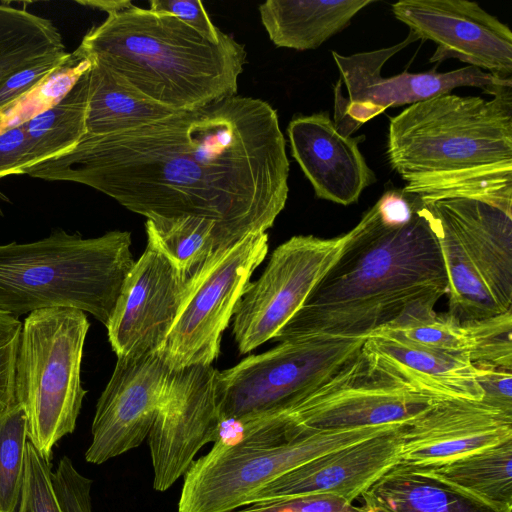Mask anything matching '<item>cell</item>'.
Listing matches in <instances>:
<instances>
[{
	"mask_svg": "<svg viewBox=\"0 0 512 512\" xmlns=\"http://www.w3.org/2000/svg\"><path fill=\"white\" fill-rule=\"evenodd\" d=\"M362 354L370 367L419 393L440 399H483L476 367L465 355L420 345L383 330L366 338Z\"/></svg>",
	"mask_w": 512,
	"mask_h": 512,
	"instance_id": "20",
	"label": "cell"
},
{
	"mask_svg": "<svg viewBox=\"0 0 512 512\" xmlns=\"http://www.w3.org/2000/svg\"><path fill=\"white\" fill-rule=\"evenodd\" d=\"M267 252V233L250 234L189 278L177 318L159 350L171 370L210 365L218 357L222 333Z\"/></svg>",
	"mask_w": 512,
	"mask_h": 512,
	"instance_id": "10",
	"label": "cell"
},
{
	"mask_svg": "<svg viewBox=\"0 0 512 512\" xmlns=\"http://www.w3.org/2000/svg\"><path fill=\"white\" fill-rule=\"evenodd\" d=\"M441 94L391 117L387 157L423 202L469 198L512 214V83Z\"/></svg>",
	"mask_w": 512,
	"mask_h": 512,
	"instance_id": "3",
	"label": "cell"
},
{
	"mask_svg": "<svg viewBox=\"0 0 512 512\" xmlns=\"http://www.w3.org/2000/svg\"><path fill=\"white\" fill-rule=\"evenodd\" d=\"M365 340L329 335L292 339L218 371L220 418L247 420L295 406L348 366Z\"/></svg>",
	"mask_w": 512,
	"mask_h": 512,
	"instance_id": "8",
	"label": "cell"
},
{
	"mask_svg": "<svg viewBox=\"0 0 512 512\" xmlns=\"http://www.w3.org/2000/svg\"><path fill=\"white\" fill-rule=\"evenodd\" d=\"M22 323L0 311V412L16 403L15 363Z\"/></svg>",
	"mask_w": 512,
	"mask_h": 512,
	"instance_id": "36",
	"label": "cell"
},
{
	"mask_svg": "<svg viewBox=\"0 0 512 512\" xmlns=\"http://www.w3.org/2000/svg\"><path fill=\"white\" fill-rule=\"evenodd\" d=\"M369 366L361 353L334 378L295 406L255 417L287 438L313 432L404 424L437 401Z\"/></svg>",
	"mask_w": 512,
	"mask_h": 512,
	"instance_id": "9",
	"label": "cell"
},
{
	"mask_svg": "<svg viewBox=\"0 0 512 512\" xmlns=\"http://www.w3.org/2000/svg\"><path fill=\"white\" fill-rule=\"evenodd\" d=\"M401 424L299 434L286 440H216L183 475L177 512H230L249 504L264 486L325 453Z\"/></svg>",
	"mask_w": 512,
	"mask_h": 512,
	"instance_id": "7",
	"label": "cell"
},
{
	"mask_svg": "<svg viewBox=\"0 0 512 512\" xmlns=\"http://www.w3.org/2000/svg\"><path fill=\"white\" fill-rule=\"evenodd\" d=\"M416 469L501 512L512 511V439L440 466Z\"/></svg>",
	"mask_w": 512,
	"mask_h": 512,
	"instance_id": "26",
	"label": "cell"
},
{
	"mask_svg": "<svg viewBox=\"0 0 512 512\" xmlns=\"http://www.w3.org/2000/svg\"><path fill=\"white\" fill-rule=\"evenodd\" d=\"M68 54L67 51L48 54L8 76L0 84V110L36 86L57 68Z\"/></svg>",
	"mask_w": 512,
	"mask_h": 512,
	"instance_id": "37",
	"label": "cell"
},
{
	"mask_svg": "<svg viewBox=\"0 0 512 512\" xmlns=\"http://www.w3.org/2000/svg\"><path fill=\"white\" fill-rule=\"evenodd\" d=\"M23 174L92 187L146 219H211L240 239L271 228L289 192L276 110L239 95L125 132L86 134Z\"/></svg>",
	"mask_w": 512,
	"mask_h": 512,
	"instance_id": "1",
	"label": "cell"
},
{
	"mask_svg": "<svg viewBox=\"0 0 512 512\" xmlns=\"http://www.w3.org/2000/svg\"><path fill=\"white\" fill-rule=\"evenodd\" d=\"M355 512H370L367 510L363 505L360 507H357V510Z\"/></svg>",
	"mask_w": 512,
	"mask_h": 512,
	"instance_id": "43",
	"label": "cell"
},
{
	"mask_svg": "<svg viewBox=\"0 0 512 512\" xmlns=\"http://www.w3.org/2000/svg\"><path fill=\"white\" fill-rule=\"evenodd\" d=\"M62 51L63 38L50 19L0 4V84L34 61Z\"/></svg>",
	"mask_w": 512,
	"mask_h": 512,
	"instance_id": "30",
	"label": "cell"
},
{
	"mask_svg": "<svg viewBox=\"0 0 512 512\" xmlns=\"http://www.w3.org/2000/svg\"><path fill=\"white\" fill-rule=\"evenodd\" d=\"M27 419L15 403L0 412V512H16L24 483Z\"/></svg>",
	"mask_w": 512,
	"mask_h": 512,
	"instance_id": "32",
	"label": "cell"
},
{
	"mask_svg": "<svg viewBox=\"0 0 512 512\" xmlns=\"http://www.w3.org/2000/svg\"><path fill=\"white\" fill-rule=\"evenodd\" d=\"M149 9L173 15L212 43H219L226 36L212 23L199 0H151Z\"/></svg>",
	"mask_w": 512,
	"mask_h": 512,
	"instance_id": "38",
	"label": "cell"
},
{
	"mask_svg": "<svg viewBox=\"0 0 512 512\" xmlns=\"http://www.w3.org/2000/svg\"><path fill=\"white\" fill-rule=\"evenodd\" d=\"M8 201L9 198L3 192L0 191V216L3 215L2 204Z\"/></svg>",
	"mask_w": 512,
	"mask_h": 512,
	"instance_id": "42",
	"label": "cell"
},
{
	"mask_svg": "<svg viewBox=\"0 0 512 512\" xmlns=\"http://www.w3.org/2000/svg\"><path fill=\"white\" fill-rule=\"evenodd\" d=\"M399 465L440 466L512 439V413L483 401H437L399 429Z\"/></svg>",
	"mask_w": 512,
	"mask_h": 512,
	"instance_id": "17",
	"label": "cell"
},
{
	"mask_svg": "<svg viewBox=\"0 0 512 512\" xmlns=\"http://www.w3.org/2000/svg\"><path fill=\"white\" fill-rule=\"evenodd\" d=\"M378 330L396 333L430 348L465 355L474 366L512 368V309L465 321L447 312L429 310L404 315Z\"/></svg>",
	"mask_w": 512,
	"mask_h": 512,
	"instance_id": "22",
	"label": "cell"
},
{
	"mask_svg": "<svg viewBox=\"0 0 512 512\" xmlns=\"http://www.w3.org/2000/svg\"><path fill=\"white\" fill-rule=\"evenodd\" d=\"M16 512H62L53 488L50 461L29 441L24 483Z\"/></svg>",
	"mask_w": 512,
	"mask_h": 512,
	"instance_id": "33",
	"label": "cell"
},
{
	"mask_svg": "<svg viewBox=\"0 0 512 512\" xmlns=\"http://www.w3.org/2000/svg\"><path fill=\"white\" fill-rule=\"evenodd\" d=\"M361 496L370 512H501L419 469L399 464Z\"/></svg>",
	"mask_w": 512,
	"mask_h": 512,
	"instance_id": "24",
	"label": "cell"
},
{
	"mask_svg": "<svg viewBox=\"0 0 512 512\" xmlns=\"http://www.w3.org/2000/svg\"><path fill=\"white\" fill-rule=\"evenodd\" d=\"M287 135L291 155L318 198L350 205L375 181L360 152V138L341 134L327 112L293 118Z\"/></svg>",
	"mask_w": 512,
	"mask_h": 512,
	"instance_id": "19",
	"label": "cell"
},
{
	"mask_svg": "<svg viewBox=\"0 0 512 512\" xmlns=\"http://www.w3.org/2000/svg\"><path fill=\"white\" fill-rule=\"evenodd\" d=\"M77 3L92 7L108 14L121 11L129 7L132 3L127 0H93V1H77Z\"/></svg>",
	"mask_w": 512,
	"mask_h": 512,
	"instance_id": "41",
	"label": "cell"
},
{
	"mask_svg": "<svg viewBox=\"0 0 512 512\" xmlns=\"http://www.w3.org/2000/svg\"><path fill=\"white\" fill-rule=\"evenodd\" d=\"M403 425L310 460L264 486L249 504L307 494H333L353 503L398 465Z\"/></svg>",
	"mask_w": 512,
	"mask_h": 512,
	"instance_id": "18",
	"label": "cell"
},
{
	"mask_svg": "<svg viewBox=\"0 0 512 512\" xmlns=\"http://www.w3.org/2000/svg\"><path fill=\"white\" fill-rule=\"evenodd\" d=\"M29 142L25 124L0 134V178L22 175L28 166Z\"/></svg>",
	"mask_w": 512,
	"mask_h": 512,
	"instance_id": "40",
	"label": "cell"
},
{
	"mask_svg": "<svg viewBox=\"0 0 512 512\" xmlns=\"http://www.w3.org/2000/svg\"><path fill=\"white\" fill-rule=\"evenodd\" d=\"M352 230L333 238L293 236L279 245L233 312V335L241 354L273 339L296 314L341 255Z\"/></svg>",
	"mask_w": 512,
	"mask_h": 512,
	"instance_id": "11",
	"label": "cell"
},
{
	"mask_svg": "<svg viewBox=\"0 0 512 512\" xmlns=\"http://www.w3.org/2000/svg\"><path fill=\"white\" fill-rule=\"evenodd\" d=\"M358 506L333 494H307L254 502L230 512H355Z\"/></svg>",
	"mask_w": 512,
	"mask_h": 512,
	"instance_id": "35",
	"label": "cell"
},
{
	"mask_svg": "<svg viewBox=\"0 0 512 512\" xmlns=\"http://www.w3.org/2000/svg\"><path fill=\"white\" fill-rule=\"evenodd\" d=\"M52 483L62 512H92V480L81 474L68 456L59 460Z\"/></svg>",
	"mask_w": 512,
	"mask_h": 512,
	"instance_id": "34",
	"label": "cell"
},
{
	"mask_svg": "<svg viewBox=\"0 0 512 512\" xmlns=\"http://www.w3.org/2000/svg\"><path fill=\"white\" fill-rule=\"evenodd\" d=\"M477 381L483 391L482 401L512 413V370L475 366Z\"/></svg>",
	"mask_w": 512,
	"mask_h": 512,
	"instance_id": "39",
	"label": "cell"
},
{
	"mask_svg": "<svg viewBox=\"0 0 512 512\" xmlns=\"http://www.w3.org/2000/svg\"><path fill=\"white\" fill-rule=\"evenodd\" d=\"M89 321L66 307L33 311L25 318L15 363V400L27 419V438L50 461L52 450L74 432L86 390L81 361Z\"/></svg>",
	"mask_w": 512,
	"mask_h": 512,
	"instance_id": "6",
	"label": "cell"
},
{
	"mask_svg": "<svg viewBox=\"0 0 512 512\" xmlns=\"http://www.w3.org/2000/svg\"><path fill=\"white\" fill-rule=\"evenodd\" d=\"M189 278L147 242L106 325L117 357H137L161 349L184 301Z\"/></svg>",
	"mask_w": 512,
	"mask_h": 512,
	"instance_id": "15",
	"label": "cell"
},
{
	"mask_svg": "<svg viewBox=\"0 0 512 512\" xmlns=\"http://www.w3.org/2000/svg\"><path fill=\"white\" fill-rule=\"evenodd\" d=\"M217 375L212 364L170 371L147 437L156 491L168 490L185 474L199 450L216 441L221 420Z\"/></svg>",
	"mask_w": 512,
	"mask_h": 512,
	"instance_id": "13",
	"label": "cell"
},
{
	"mask_svg": "<svg viewBox=\"0 0 512 512\" xmlns=\"http://www.w3.org/2000/svg\"><path fill=\"white\" fill-rule=\"evenodd\" d=\"M394 16L418 39L437 45L430 62L454 58L512 79V32L477 3L466 0H400Z\"/></svg>",
	"mask_w": 512,
	"mask_h": 512,
	"instance_id": "14",
	"label": "cell"
},
{
	"mask_svg": "<svg viewBox=\"0 0 512 512\" xmlns=\"http://www.w3.org/2000/svg\"><path fill=\"white\" fill-rule=\"evenodd\" d=\"M417 40L410 31L402 42L387 48L352 55L332 52L340 72L336 86L346 91V95L334 93L333 122L341 134L351 136L389 107L412 105L461 86L478 87L485 92L494 85L512 83V79H500L473 66L443 73L403 72L383 77L381 71L385 63Z\"/></svg>",
	"mask_w": 512,
	"mask_h": 512,
	"instance_id": "12",
	"label": "cell"
},
{
	"mask_svg": "<svg viewBox=\"0 0 512 512\" xmlns=\"http://www.w3.org/2000/svg\"><path fill=\"white\" fill-rule=\"evenodd\" d=\"M92 65L93 59L79 45L36 86L0 110V134L57 105Z\"/></svg>",
	"mask_w": 512,
	"mask_h": 512,
	"instance_id": "31",
	"label": "cell"
},
{
	"mask_svg": "<svg viewBox=\"0 0 512 512\" xmlns=\"http://www.w3.org/2000/svg\"><path fill=\"white\" fill-rule=\"evenodd\" d=\"M430 214L448 278L447 313L457 320L465 321L506 312L495 300L454 233L431 212Z\"/></svg>",
	"mask_w": 512,
	"mask_h": 512,
	"instance_id": "28",
	"label": "cell"
},
{
	"mask_svg": "<svg viewBox=\"0 0 512 512\" xmlns=\"http://www.w3.org/2000/svg\"><path fill=\"white\" fill-rule=\"evenodd\" d=\"M171 369L159 351L117 357L100 395L85 459L102 464L140 446L147 439L161 405Z\"/></svg>",
	"mask_w": 512,
	"mask_h": 512,
	"instance_id": "16",
	"label": "cell"
},
{
	"mask_svg": "<svg viewBox=\"0 0 512 512\" xmlns=\"http://www.w3.org/2000/svg\"><path fill=\"white\" fill-rule=\"evenodd\" d=\"M173 112L132 91L107 68L93 60L89 72L86 134L105 136L125 132L160 120Z\"/></svg>",
	"mask_w": 512,
	"mask_h": 512,
	"instance_id": "25",
	"label": "cell"
},
{
	"mask_svg": "<svg viewBox=\"0 0 512 512\" xmlns=\"http://www.w3.org/2000/svg\"><path fill=\"white\" fill-rule=\"evenodd\" d=\"M374 0H268L259 6L261 22L277 47L316 49L343 30Z\"/></svg>",
	"mask_w": 512,
	"mask_h": 512,
	"instance_id": "23",
	"label": "cell"
},
{
	"mask_svg": "<svg viewBox=\"0 0 512 512\" xmlns=\"http://www.w3.org/2000/svg\"><path fill=\"white\" fill-rule=\"evenodd\" d=\"M80 46L145 99L171 111L237 95L246 50L231 35L212 43L168 13L131 4L92 27Z\"/></svg>",
	"mask_w": 512,
	"mask_h": 512,
	"instance_id": "4",
	"label": "cell"
},
{
	"mask_svg": "<svg viewBox=\"0 0 512 512\" xmlns=\"http://www.w3.org/2000/svg\"><path fill=\"white\" fill-rule=\"evenodd\" d=\"M351 230L341 255L273 340L367 338L406 314L434 309L447 295L441 248L422 200L406 224H383L373 205Z\"/></svg>",
	"mask_w": 512,
	"mask_h": 512,
	"instance_id": "2",
	"label": "cell"
},
{
	"mask_svg": "<svg viewBox=\"0 0 512 512\" xmlns=\"http://www.w3.org/2000/svg\"><path fill=\"white\" fill-rule=\"evenodd\" d=\"M145 230L147 242L188 277L242 240L218 222L195 216L147 219Z\"/></svg>",
	"mask_w": 512,
	"mask_h": 512,
	"instance_id": "27",
	"label": "cell"
},
{
	"mask_svg": "<svg viewBox=\"0 0 512 512\" xmlns=\"http://www.w3.org/2000/svg\"><path fill=\"white\" fill-rule=\"evenodd\" d=\"M424 204L457 237L502 310L511 309L512 214L469 198Z\"/></svg>",
	"mask_w": 512,
	"mask_h": 512,
	"instance_id": "21",
	"label": "cell"
},
{
	"mask_svg": "<svg viewBox=\"0 0 512 512\" xmlns=\"http://www.w3.org/2000/svg\"><path fill=\"white\" fill-rule=\"evenodd\" d=\"M131 244L129 231L83 238L55 229L35 242L0 245V311L18 319L75 308L106 326L135 262Z\"/></svg>",
	"mask_w": 512,
	"mask_h": 512,
	"instance_id": "5",
	"label": "cell"
},
{
	"mask_svg": "<svg viewBox=\"0 0 512 512\" xmlns=\"http://www.w3.org/2000/svg\"><path fill=\"white\" fill-rule=\"evenodd\" d=\"M89 72L57 105L25 123L29 142L27 167L72 149L86 135Z\"/></svg>",
	"mask_w": 512,
	"mask_h": 512,
	"instance_id": "29",
	"label": "cell"
}]
</instances>
